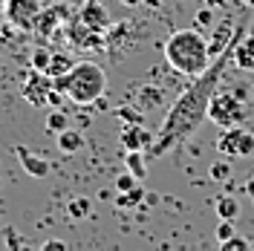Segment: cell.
<instances>
[{"label": "cell", "mask_w": 254, "mask_h": 251, "mask_svg": "<svg viewBox=\"0 0 254 251\" xmlns=\"http://www.w3.org/2000/svg\"><path fill=\"white\" fill-rule=\"evenodd\" d=\"M243 32L246 29L237 26L234 41H237ZM234 41L222 49V52H217V55L211 58V63H208L205 72H199L196 78L190 81V87H185V90L179 93V98L171 104V110L165 113V122H162V127L156 130L153 144H150V150H147L153 159H162L165 153L176 150V147H179L182 141H188L190 136L199 130V125L208 119V104H211L214 93L220 90V81H222L225 66L231 63Z\"/></svg>", "instance_id": "6da1fadb"}, {"label": "cell", "mask_w": 254, "mask_h": 251, "mask_svg": "<svg viewBox=\"0 0 254 251\" xmlns=\"http://www.w3.org/2000/svg\"><path fill=\"white\" fill-rule=\"evenodd\" d=\"M211 49H208V38L199 29H179L165 41V61L171 69L196 78L199 72H205L211 63Z\"/></svg>", "instance_id": "7a4b0ae2"}, {"label": "cell", "mask_w": 254, "mask_h": 251, "mask_svg": "<svg viewBox=\"0 0 254 251\" xmlns=\"http://www.w3.org/2000/svg\"><path fill=\"white\" fill-rule=\"evenodd\" d=\"M52 87L64 93L69 101H75L81 107L101 101L107 93V72L104 66L95 61H75L69 72H64L61 78H52Z\"/></svg>", "instance_id": "3957f363"}, {"label": "cell", "mask_w": 254, "mask_h": 251, "mask_svg": "<svg viewBox=\"0 0 254 251\" xmlns=\"http://www.w3.org/2000/svg\"><path fill=\"white\" fill-rule=\"evenodd\" d=\"M208 122H214V125H220V127L243 125L246 122V107H243L240 95L217 90L214 98H211V104H208Z\"/></svg>", "instance_id": "277c9868"}, {"label": "cell", "mask_w": 254, "mask_h": 251, "mask_svg": "<svg viewBox=\"0 0 254 251\" xmlns=\"http://www.w3.org/2000/svg\"><path fill=\"white\" fill-rule=\"evenodd\" d=\"M217 150L222 159H246L254 153V133L243 130V127H222L220 139H217Z\"/></svg>", "instance_id": "5b68a950"}, {"label": "cell", "mask_w": 254, "mask_h": 251, "mask_svg": "<svg viewBox=\"0 0 254 251\" xmlns=\"http://www.w3.org/2000/svg\"><path fill=\"white\" fill-rule=\"evenodd\" d=\"M72 17V9L66 6V3H52V6H44L38 17H35V23H32V32L35 35H41V38H52L55 29L61 26L64 20H69Z\"/></svg>", "instance_id": "8992f818"}, {"label": "cell", "mask_w": 254, "mask_h": 251, "mask_svg": "<svg viewBox=\"0 0 254 251\" xmlns=\"http://www.w3.org/2000/svg\"><path fill=\"white\" fill-rule=\"evenodd\" d=\"M41 9H44L41 0H6L3 15H6V20L12 26H17L23 32H32V23H35V17H38Z\"/></svg>", "instance_id": "52a82bcc"}, {"label": "cell", "mask_w": 254, "mask_h": 251, "mask_svg": "<svg viewBox=\"0 0 254 251\" xmlns=\"http://www.w3.org/2000/svg\"><path fill=\"white\" fill-rule=\"evenodd\" d=\"M49 90H52V78H49L47 72H41V69H32L26 81H23V98L29 101V104H47L49 98Z\"/></svg>", "instance_id": "ba28073f"}, {"label": "cell", "mask_w": 254, "mask_h": 251, "mask_svg": "<svg viewBox=\"0 0 254 251\" xmlns=\"http://www.w3.org/2000/svg\"><path fill=\"white\" fill-rule=\"evenodd\" d=\"M78 17L90 26L93 32H104L110 29V23H113V17H110V12H107V6L101 3V0H87L84 6L78 9Z\"/></svg>", "instance_id": "9c48e42d"}, {"label": "cell", "mask_w": 254, "mask_h": 251, "mask_svg": "<svg viewBox=\"0 0 254 251\" xmlns=\"http://www.w3.org/2000/svg\"><path fill=\"white\" fill-rule=\"evenodd\" d=\"M231 63L237 69H246V72H254V35H240L234 41V55H231Z\"/></svg>", "instance_id": "30bf717a"}, {"label": "cell", "mask_w": 254, "mask_h": 251, "mask_svg": "<svg viewBox=\"0 0 254 251\" xmlns=\"http://www.w3.org/2000/svg\"><path fill=\"white\" fill-rule=\"evenodd\" d=\"M15 153H17V159H20V165H23V171L29 173V176H35V179H44V176H49V162L44 156L32 153L29 147H23V144H17Z\"/></svg>", "instance_id": "8fae6325"}, {"label": "cell", "mask_w": 254, "mask_h": 251, "mask_svg": "<svg viewBox=\"0 0 254 251\" xmlns=\"http://www.w3.org/2000/svg\"><path fill=\"white\" fill-rule=\"evenodd\" d=\"M122 144H125V150H150L153 136L142 125H127L122 130Z\"/></svg>", "instance_id": "7c38bea8"}, {"label": "cell", "mask_w": 254, "mask_h": 251, "mask_svg": "<svg viewBox=\"0 0 254 251\" xmlns=\"http://www.w3.org/2000/svg\"><path fill=\"white\" fill-rule=\"evenodd\" d=\"M234 32H237V26H234L231 20H222V23H217V26H214V35H211V41H208L211 55H217V52H222V49L228 47V44L234 41Z\"/></svg>", "instance_id": "4fadbf2b"}, {"label": "cell", "mask_w": 254, "mask_h": 251, "mask_svg": "<svg viewBox=\"0 0 254 251\" xmlns=\"http://www.w3.org/2000/svg\"><path fill=\"white\" fill-rule=\"evenodd\" d=\"M55 139H58V147H61L64 153H78L81 147H84V133L72 130V127L61 130V133H58Z\"/></svg>", "instance_id": "5bb4252c"}, {"label": "cell", "mask_w": 254, "mask_h": 251, "mask_svg": "<svg viewBox=\"0 0 254 251\" xmlns=\"http://www.w3.org/2000/svg\"><path fill=\"white\" fill-rule=\"evenodd\" d=\"M125 165H127V171L133 173L139 182L147 176V159H144V150H127Z\"/></svg>", "instance_id": "9a60e30c"}, {"label": "cell", "mask_w": 254, "mask_h": 251, "mask_svg": "<svg viewBox=\"0 0 254 251\" xmlns=\"http://www.w3.org/2000/svg\"><path fill=\"white\" fill-rule=\"evenodd\" d=\"M72 58L66 55V52H61V55H52V61H49V66H47V75L49 78H61L64 72H69L72 69Z\"/></svg>", "instance_id": "2e32d148"}, {"label": "cell", "mask_w": 254, "mask_h": 251, "mask_svg": "<svg viewBox=\"0 0 254 251\" xmlns=\"http://www.w3.org/2000/svg\"><path fill=\"white\" fill-rule=\"evenodd\" d=\"M44 127H47L52 136H58L61 130H66V127H69V116H66L64 110H58V107H52V110L47 113V125H44Z\"/></svg>", "instance_id": "e0dca14e"}, {"label": "cell", "mask_w": 254, "mask_h": 251, "mask_svg": "<svg viewBox=\"0 0 254 251\" xmlns=\"http://www.w3.org/2000/svg\"><path fill=\"white\" fill-rule=\"evenodd\" d=\"M214 208H217V217H220V220H234L240 214V205H237L234 196H220V199L214 202Z\"/></svg>", "instance_id": "ac0fdd59"}, {"label": "cell", "mask_w": 254, "mask_h": 251, "mask_svg": "<svg viewBox=\"0 0 254 251\" xmlns=\"http://www.w3.org/2000/svg\"><path fill=\"white\" fill-rule=\"evenodd\" d=\"M211 179L214 182H228L231 179V159H220L211 165Z\"/></svg>", "instance_id": "d6986e66"}, {"label": "cell", "mask_w": 254, "mask_h": 251, "mask_svg": "<svg viewBox=\"0 0 254 251\" xmlns=\"http://www.w3.org/2000/svg\"><path fill=\"white\" fill-rule=\"evenodd\" d=\"M66 214H69L72 220H84V217L90 214V199H87V196H78V199H72V202L66 205Z\"/></svg>", "instance_id": "ffe728a7"}, {"label": "cell", "mask_w": 254, "mask_h": 251, "mask_svg": "<svg viewBox=\"0 0 254 251\" xmlns=\"http://www.w3.org/2000/svg\"><path fill=\"white\" fill-rule=\"evenodd\" d=\"M142 199H144V190H142V185H136L133 190H125V193L119 190V199H116V202L122 205V208H133V205L142 202Z\"/></svg>", "instance_id": "44dd1931"}, {"label": "cell", "mask_w": 254, "mask_h": 251, "mask_svg": "<svg viewBox=\"0 0 254 251\" xmlns=\"http://www.w3.org/2000/svg\"><path fill=\"white\" fill-rule=\"evenodd\" d=\"M139 101H142V110H147L150 104L156 107V104H162V90H156V87H144V90H139Z\"/></svg>", "instance_id": "7402d4cb"}, {"label": "cell", "mask_w": 254, "mask_h": 251, "mask_svg": "<svg viewBox=\"0 0 254 251\" xmlns=\"http://www.w3.org/2000/svg\"><path fill=\"white\" fill-rule=\"evenodd\" d=\"M222 251H249L252 249V240H246V237H228V240H222L220 243Z\"/></svg>", "instance_id": "603a6c76"}, {"label": "cell", "mask_w": 254, "mask_h": 251, "mask_svg": "<svg viewBox=\"0 0 254 251\" xmlns=\"http://www.w3.org/2000/svg\"><path fill=\"white\" fill-rule=\"evenodd\" d=\"M49 61H52V52L44 47H38L35 52H32V69H41V72H47Z\"/></svg>", "instance_id": "cb8c5ba5"}, {"label": "cell", "mask_w": 254, "mask_h": 251, "mask_svg": "<svg viewBox=\"0 0 254 251\" xmlns=\"http://www.w3.org/2000/svg\"><path fill=\"white\" fill-rule=\"evenodd\" d=\"M193 20H196V29H211V26H214V12H211V6H208V9H199Z\"/></svg>", "instance_id": "d4e9b609"}, {"label": "cell", "mask_w": 254, "mask_h": 251, "mask_svg": "<svg viewBox=\"0 0 254 251\" xmlns=\"http://www.w3.org/2000/svg\"><path fill=\"white\" fill-rule=\"evenodd\" d=\"M136 185H139V179H136V176H133L130 171L122 173V176L116 179V190H122V193H125V190H133Z\"/></svg>", "instance_id": "484cf974"}, {"label": "cell", "mask_w": 254, "mask_h": 251, "mask_svg": "<svg viewBox=\"0 0 254 251\" xmlns=\"http://www.w3.org/2000/svg\"><path fill=\"white\" fill-rule=\"evenodd\" d=\"M237 234V228H234V220H220V225H217V240H228V237Z\"/></svg>", "instance_id": "4316f807"}, {"label": "cell", "mask_w": 254, "mask_h": 251, "mask_svg": "<svg viewBox=\"0 0 254 251\" xmlns=\"http://www.w3.org/2000/svg\"><path fill=\"white\" fill-rule=\"evenodd\" d=\"M122 122H130V125H142V119H144V113H139V110H130V107H122V110L116 113Z\"/></svg>", "instance_id": "83f0119b"}, {"label": "cell", "mask_w": 254, "mask_h": 251, "mask_svg": "<svg viewBox=\"0 0 254 251\" xmlns=\"http://www.w3.org/2000/svg\"><path fill=\"white\" fill-rule=\"evenodd\" d=\"M64 249H66L64 240H47V243L41 246V251H64Z\"/></svg>", "instance_id": "f1b7e54d"}, {"label": "cell", "mask_w": 254, "mask_h": 251, "mask_svg": "<svg viewBox=\"0 0 254 251\" xmlns=\"http://www.w3.org/2000/svg\"><path fill=\"white\" fill-rule=\"evenodd\" d=\"M6 243H9V246H15V249H17V246H20V237L9 231V234H6Z\"/></svg>", "instance_id": "f546056e"}, {"label": "cell", "mask_w": 254, "mask_h": 251, "mask_svg": "<svg viewBox=\"0 0 254 251\" xmlns=\"http://www.w3.org/2000/svg\"><path fill=\"white\" fill-rule=\"evenodd\" d=\"M144 6H150V9H159V6H165L168 0H142Z\"/></svg>", "instance_id": "4dcf8cb0"}, {"label": "cell", "mask_w": 254, "mask_h": 251, "mask_svg": "<svg viewBox=\"0 0 254 251\" xmlns=\"http://www.w3.org/2000/svg\"><path fill=\"white\" fill-rule=\"evenodd\" d=\"M246 190H249V193H252V196H254V176H252V179H249V185H246Z\"/></svg>", "instance_id": "1f68e13d"}, {"label": "cell", "mask_w": 254, "mask_h": 251, "mask_svg": "<svg viewBox=\"0 0 254 251\" xmlns=\"http://www.w3.org/2000/svg\"><path fill=\"white\" fill-rule=\"evenodd\" d=\"M122 3H125V6H139L142 0H122Z\"/></svg>", "instance_id": "d6a6232c"}, {"label": "cell", "mask_w": 254, "mask_h": 251, "mask_svg": "<svg viewBox=\"0 0 254 251\" xmlns=\"http://www.w3.org/2000/svg\"><path fill=\"white\" fill-rule=\"evenodd\" d=\"M208 6H211V9H214V6H222V0H205Z\"/></svg>", "instance_id": "836d02e7"}, {"label": "cell", "mask_w": 254, "mask_h": 251, "mask_svg": "<svg viewBox=\"0 0 254 251\" xmlns=\"http://www.w3.org/2000/svg\"><path fill=\"white\" fill-rule=\"evenodd\" d=\"M243 3H246V6H249V9H254V0H243Z\"/></svg>", "instance_id": "e575fe53"}, {"label": "cell", "mask_w": 254, "mask_h": 251, "mask_svg": "<svg viewBox=\"0 0 254 251\" xmlns=\"http://www.w3.org/2000/svg\"><path fill=\"white\" fill-rule=\"evenodd\" d=\"M3 9H6V0H0V15H3Z\"/></svg>", "instance_id": "d590c367"}]
</instances>
